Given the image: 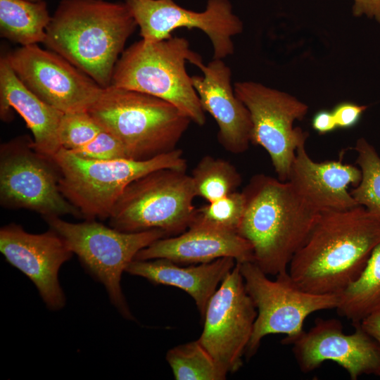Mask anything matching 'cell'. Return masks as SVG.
<instances>
[{
  "label": "cell",
  "instance_id": "obj_31",
  "mask_svg": "<svg viewBox=\"0 0 380 380\" xmlns=\"http://www.w3.org/2000/svg\"><path fill=\"white\" fill-rule=\"evenodd\" d=\"M353 13L374 19L380 24V0H353Z\"/></svg>",
  "mask_w": 380,
  "mask_h": 380
},
{
  "label": "cell",
  "instance_id": "obj_28",
  "mask_svg": "<svg viewBox=\"0 0 380 380\" xmlns=\"http://www.w3.org/2000/svg\"><path fill=\"white\" fill-rule=\"evenodd\" d=\"M103 129L87 110L63 113L58 129L61 147L74 151L91 141Z\"/></svg>",
  "mask_w": 380,
  "mask_h": 380
},
{
  "label": "cell",
  "instance_id": "obj_1",
  "mask_svg": "<svg viewBox=\"0 0 380 380\" xmlns=\"http://www.w3.org/2000/svg\"><path fill=\"white\" fill-rule=\"evenodd\" d=\"M380 243V218L357 205L319 213L288 272L303 290L339 294L364 270Z\"/></svg>",
  "mask_w": 380,
  "mask_h": 380
},
{
  "label": "cell",
  "instance_id": "obj_9",
  "mask_svg": "<svg viewBox=\"0 0 380 380\" xmlns=\"http://www.w3.org/2000/svg\"><path fill=\"white\" fill-rule=\"evenodd\" d=\"M246 289L257 310L246 355L252 357L269 334H284L285 344L300 336L305 319L312 313L336 309L338 294H316L301 289L288 270L270 279L253 262H239Z\"/></svg>",
  "mask_w": 380,
  "mask_h": 380
},
{
  "label": "cell",
  "instance_id": "obj_13",
  "mask_svg": "<svg viewBox=\"0 0 380 380\" xmlns=\"http://www.w3.org/2000/svg\"><path fill=\"white\" fill-rule=\"evenodd\" d=\"M4 55L28 89L63 113L88 110L103 89L58 53L37 44Z\"/></svg>",
  "mask_w": 380,
  "mask_h": 380
},
{
  "label": "cell",
  "instance_id": "obj_2",
  "mask_svg": "<svg viewBox=\"0 0 380 380\" xmlns=\"http://www.w3.org/2000/svg\"><path fill=\"white\" fill-rule=\"evenodd\" d=\"M137 26L125 2L62 0L43 44L106 88Z\"/></svg>",
  "mask_w": 380,
  "mask_h": 380
},
{
  "label": "cell",
  "instance_id": "obj_20",
  "mask_svg": "<svg viewBox=\"0 0 380 380\" xmlns=\"http://www.w3.org/2000/svg\"><path fill=\"white\" fill-rule=\"evenodd\" d=\"M13 108L25 120L33 135L34 147L52 158L62 148L58 129L63 113L49 106L30 89L15 74L4 53L0 58V117L13 119Z\"/></svg>",
  "mask_w": 380,
  "mask_h": 380
},
{
  "label": "cell",
  "instance_id": "obj_17",
  "mask_svg": "<svg viewBox=\"0 0 380 380\" xmlns=\"http://www.w3.org/2000/svg\"><path fill=\"white\" fill-rule=\"evenodd\" d=\"M203 76H191L192 84L205 112L218 126L217 139L227 151L245 152L251 143L252 122L248 110L236 96L231 84L232 72L222 59L208 65L202 61L195 65Z\"/></svg>",
  "mask_w": 380,
  "mask_h": 380
},
{
  "label": "cell",
  "instance_id": "obj_14",
  "mask_svg": "<svg viewBox=\"0 0 380 380\" xmlns=\"http://www.w3.org/2000/svg\"><path fill=\"white\" fill-rule=\"evenodd\" d=\"M125 4L145 42L170 38L177 28H196L210 40L215 59H223L234 53L232 37L243 30V23L233 13L229 0H208L202 12L186 9L173 0H125Z\"/></svg>",
  "mask_w": 380,
  "mask_h": 380
},
{
  "label": "cell",
  "instance_id": "obj_21",
  "mask_svg": "<svg viewBox=\"0 0 380 380\" xmlns=\"http://www.w3.org/2000/svg\"><path fill=\"white\" fill-rule=\"evenodd\" d=\"M236 265L225 257L205 263L182 267L167 259L133 260L125 272L156 284L179 288L194 299L203 318L208 303L217 286Z\"/></svg>",
  "mask_w": 380,
  "mask_h": 380
},
{
  "label": "cell",
  "instance_id": "obj_34",
  "mask_svg": "<svg viewBox=\"0 0 380 380\" xmlns=\"http://www.w3.org/2000/svg\"><path fill=\"white\" fill-rule=\"evenodd\" d=\"M27 1H42V0H27Z\"/></svg>",
  "mask_w": 380,
  "mask_h": 380
},
{
  "label": "cell",
  "instance_id": "obj_30",
  "mask_svg": "<svg viewBox=\"0 0 380 380\" xmlns=\"http://www.w3.org/2000/svg\"><path fill=\"white\" fill-rule=\"evenodd\" d=\"M367 108L350 102L337 104L332 111L337 128L349 129L356 125Z\"/></svg>",
  "mask_w": 380,
  "mask_h": 380
},
{
  "label": "cell",
  "instance_id": "obj_12",
  "mask_svg": "<svg viewBox=\"0 0 380 380\" xmlns=\"http://www.w3.org/2000/svg\"><path fill=\"white\" fill-rule=\"evenodd\" d=\"M256 316L236 262L208 303L203 330L198 339L227 374L242 366Z\"/></svg>",
  "mask_w": 380,
  "mask_h": 380
},
{
  "label": "cell",
  "instance_id": "obj_6",
  "mask_svg": "<svg viewBox=\"0 0 380 380\" xmlns=\"http://www.w3.org/2000/svg\"><path fill=\"white\" fill-rule=\"evenodd\" d=\"M64 197L86 220L108 219L127 186L156 170H186V160L177 148L147 160L122 158L108 160L82 158L61 148L52 158Z\"/></svg>",
  "mask_w": 380,
  "mask_h": 380
},
{
  "label": "cell",
  "instance_id": "obj_32",
  "mask_svg": "<svg viewBox=\"0 0 380 380\" xmlns=\"http://www.w3.org/2000/svg\"><path fill=\"white\" fill-rule=\"evenodd\" d=\"M312 126L320 134L329 133L337 129L332 111L327 110H319L313 116Z\"/></svg>",
  "mask_w": 380,
  "mask_h": 380
},
{
  "label": "cell",
  "instance_id": "obj_22",
  "mask_svg": "<svg viewBox=\"0 0 380 380\" xmlns=\"http://www.w3.org/2000/svg\"><path fill=\"white\" fill-rule=\"evenodd\" d=\"M51 19L44 1L0 0V35L22 46L44 43Z\"/></svg>",
  "mask_w": 380,
  "mask_h": 380
},
{
  "label": "cell",
  "instance_id": "obj_25",
  "mask_svg": "<svg viewBox=\"0 0 380 380\" xmlns=\"http://www.w3.org/2000/svg\"><path fill=\"white\" fill-rule=\"evenodd\" d=\"M166 360L176 380H223L227 374L198 340L169 350Z\"/></svg>",
  "mask_w": 380,
  "mask_h": 380
},
{
  "label": "cell",
  "instance_id": "obj_19",
  "mask_svg": "<svg viewBox=\"0 0 380 380\" xmlns=\"http://www.w3.org/2000/svg\"><path fill=\"white\" fill-rule=\"evenodd\" d=\"M225 257L238 262H253L252 246L238 233L189 227L179 235L154 241L139 251L134 260L163 258L179 265H194Z\"/></svg>",
  "mask_w": 380,
  "mask_h": 380
},
{
  "label": "cell",
  "instance_id": "obj_10",
  "mask_svg": "<svg viewBox=\"0 0 380 380\" xmlns=\"http://www.w3.org/2000/svg\"><path fill=\"white\" fill-rule=\"evenodd\" d=\"M59 172L53 159L39 153L33 139L22 135L0 146V203L46 217L72 215L80 210L63 195Z\"/></svg>",
  "mask_w": 380,
  "mask_h": 380
},
{
  "label": "cell",
  "instance_id": "obj_4",
  "mask_svg": "<svg viewBox=\"0 0 380 380\" xmlns=\"http://www.w3.org/2000/svg\"><path fill=\"white\" fill-rule=\"evenodd\" d=\"M87 111L121 142L127 158L139 160L176 149L191 122L165 100L112 84Z\"/></svg>",
  "mask_w": 380,
  "mask_h": 380
},
{
  "label": "cell",
  "instance_id": "obj_15",
  "mask_svg": "<svg viewBox=\"0 0 380 380\" xmlns=\"http://www.w3.org/2000/svg\"><path fill=\"white\" fill-rule=\"evenodd\" d=\"M346 334L336 319H317L295 339L293 353L303 372H310L325 361L342 367L353 380L364 374L380 376V344L360 325Z\"/></svg>",
  "mask_w": 380,
  "mask_h": 380
},
{
  "label": "cell",
  "instance_id": "obj_7",
  "mask_svg": "<svg viewBox=\"0 0 380 380\" xmlns=\"http://www.w3.org/2000/svg\"><path fill=\"white\" fill-rule=\"evenodd\" d=\"M195 197L186 170H153L127 186L112 210L109 225L123 232L160 229L167 236H177L193 221Z\"/></svg>",
  "mask_w": 380,
  "mask_h": 380
},
{
  "label": "cell",
  "instance_id": "obj_3",
  "mask_svg": "<svg viewBox=\"0 0 380 380\" xmlns=\"http://www.w3.org/2000/svg\"><path fill=\"white\" fill-rule=\"evenodd\" d=\"M242 192L246 208L237 233L251 245L253 262L267 275L287 271L319 213L288 181L265 174L253 176Z\"/></svg>",
  "mask_w": 380,
  "mask_h": 380
},
{
  "label": "cell",
  "instance_id": "obj_26",
  "mask_svg": "<svg viewBox=\"0 0 380 380\" xmlns=\"http://www.w3.org/2000/svg\"><path fill=\"white\" fill-rule=\"evenodd\" d=\"M354 150L357 154L356 163L362 178L350 193L359 205L380 218V156L364 138L357 140Z\"/></svg>",
  "mask_w": 380,
  "mask_h": 380
},
{
  "label": "cell",
  "instance_id": "obj_16",
  "mask_svg": "<svg viewBox=\"0 0 380 380\" xmlns=\"http://www.w3.org/2000/svg\"><path fill=\"white\" fill-rule=\"evenodd\" d=\"M0 251L8 263L32 281L49 310H59L65 306L58 272L73 253L58 234L50 228L44 233L32 234L11 223L0 229Z\"/></svg>",
  "mask_w": 380,
  "mask_h": 380
},
{
  "label": "cell",
  "instance_id": "obj_8",
  "mask_svg": "<svg viewBox=\"0 0 380 380\" xmlns=\"http://www.w3.org/2000/svg\"><path fill=\"white\" fill-rule=\"evenodd\" d=\"M50 229L65 241L85 270L105 287L120 314L132 320L121 287V278L137 253L167 234L160 229L123 232L96 220L70 222L60 217H44Z\"/></svg>",
  "mask_w": 380,
  "mask_h": 380
},
{
  "label": "cell",
  "instance_id": "obj_27",
  "mask_svg": "<svg viewBox=\"0 0 380 380\" xmlns=\"http://www.w3.org/2000/svg\"><path fill=\"white\" fill-rule=\"evenodd\" d=\"M245 208L244 194L234 191L196 208L189 227L237 233Z\"/></svg>",
  "mask_w": 380,
  "mask_h": 380
},
{
  "label": "cell",
  "instance_id": "obj_11",
  "mask_svg": "<svg viewBox=\"0 0 380 380\" xmlns=\"http://www.w3.org/2000/svg\"><path fill=\"white\" fill-rule=\"evenodd\" d=\"M234 92L249 111L252 122L251 143L270 156L277 178L289 179L296 149L305 143L307 132L294 127L308 106L294 96L255 82H238Z\"/></svg>",
  "mask_w": 380,
  "mask_h": 380
},
{
  "label": "cell",
  "instance_id": "obj_23",
  "mask_svg": "<svg viewBox=\"0 0 380 380\" xmlns=\"http://www.w3.org/2000/svg\"><path fill=\"white\" fill-rule=\"evenodd\" d=\"M336 309L353 324L380 311V243L372 251L358 278L338 294Z\"/></svg>",
  "mask_w": 380,
  "mask_h": 380
},
{
  "label": "cell",
  "instance_id": "obj_5",
  "mask_svg": "<svg viewBox=\"0 0 380 380\" xmlns=\"http://www.w3.org/2000/svg\"><path fill=\"white\" fill-rule=\"evenodd\" d=\"M201 60L184 37L172 36L153 43L141 39L124 50L115 64L111 84L165 100L203 126L205 111L185 66L186 61L195 65Z\"/></svg>",
  "mask_w": 380,
  "mask_h": 380
},
{
  "label": "cell",
  "instance_id": "obj_18",
  "mask_svg": "<svg viewBox=\"0 0 380 380\" xmlns=\"http://www.w3.org/2000/svg\"><path fill=\"white\" fill-rule=\"evenodd\" d=\"M361 178L360 167L343 163L341 160L314 161L303 143L296 149L288 182L307 205L322 213L359 205L348 186H356Z\"/></svg>",
  "mask_w": 380,
  "mask_h": 380
},
{
  "label": "cell",
  "instance_id": "obj_24",
  "mask_svg": "<svg viewBox=\"0 0 380 380\" xmlns=\"http://www.w3.org/2000/svg\"><path fill=\"white\" fill-rule=\"evenodd\" d=\"M196 196L208 203L236 191L242 182L237 169L230 162L212 156H204L191 175Z\"/></svg>",
  "mask_w": 380,
  "mask_h": 380
},
{
  "label": "cell",
  "instance_id": "obj_33",
  "mask_svg": "<svg viewBox=\"0 0 380 380\" xmlns=\"http://www.w3.org/2000/svg\"><path fill=\"white\" fill-rule=\"evenodd\" d=\"M359 324L370 336L380 344V311L367 316Z\"/></svg>",
  "mask_w": 380,
  "mask_h": 380
},
{
  "label": "cell",
  "instance_id": "obj_29",
  "mask_svg": "<svg viewBox=\"0 0 380 380\" xmlns=\"http://www.w3.org/2000/svg\"><path fill=\"white\" fill-rule=\"evenodd\" d=\"M72 152L82 158L98 160L127 158L121 142L104 129L89 144Z\"/></svg>",
  "mask_w": 380,
  "mask_h": 380
}]
</instances>
